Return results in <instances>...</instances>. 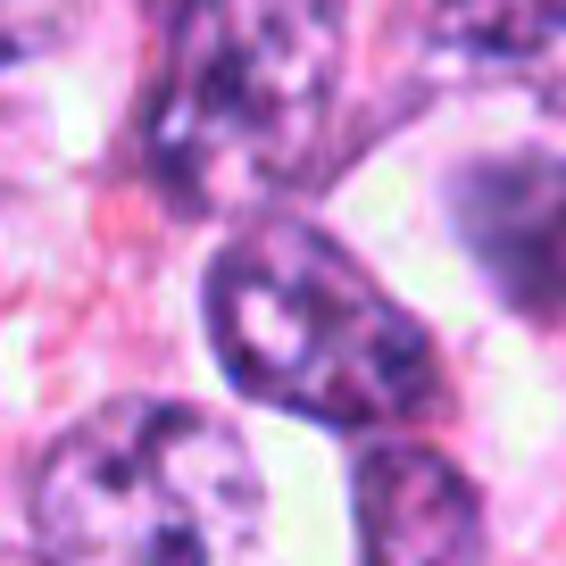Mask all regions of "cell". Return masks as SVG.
Wrapping results in <instances>:
<instances>
[{"instance_id": "277c9868", "label": "cell", "mask_w": 566, "mask_h": 566, "mask_svg": "<svg viewBox=\"0 0 566 566\" xmlns=\"http://www.w3.org/2000/svg\"><path fill=\"white\" fill-rule=\"evenodd\" d=\"M459 242L525 317H566V159H492L459 176Z\"/></svg>"}, {"instance_id": "5b68a950", "label": "cell", "mask_w": 566, "mask_h": 566, "mask_svg": "<svg viewBox=\"0 0 566 566\" xmlns=\"http://www.w3.org/2000/svg\"><path fill=\"white\" fill-rule=\"evenodd\" d=\"M358 558L367 566H483V509L433 450H367L358 467Z\"/></svg>"}, {"instance_id": "8992f818", "label": "cell", "mask_w": 566, "mask_h": 566, "mask_svg": "<svg viewBox=\"0 0 566 566\" xmlns=\"http://www.w3.org/2000/svg\"><path fill=\"white\" fill-rule=\"evenodd\" d=\"M566 34V0H442L433 42L467 59H533Z\"/></svg>"}, {"instance_id": "6da1fadb", "label": "cell", "mask_w": 566, "mask_h": 566, "mask_svg": "<svg viewBox=\"0 0 566 566\" xmlns=\"http://www.w3.org/2000/svg\"><path fill=\"white\" fill-rule=\"evenodd\" d=\"M209 334L226 375L266 408L317 424H408L442 367L424 325L301 217H250L209 266Z\"/></svg>"}, {"instance_id": "3957f363", "label": "cell", "mask_w": 566, "mask_h": 566, "mask_svg": "<svg viewBox=\"0 0 566 566\" xmlns=\"http://www.w3.org/2000/svg\"><path fill=\"white\" fill-rule=\"evenodd\" d=\"M42 566H259V467L217 417L117 400L34 475Z\"/></svg>"}, {"instance_id": "52a82bcc", "label": "cell", "mask_w": 566, "mask_h": 566, "mask_svg": "<svg viewBox=\"0 0 566 566\" xmlns=\"http://www.w3.org/2000/svg\"><path fill=\"white\" fill-rule=\"evenodd\" d=\"M51 34H59L51 0H0V59H25V51H42Z\"/></svg>"}, {"instance_id": "7a4b0ae2", "label": "cell", "mask_w": 566, "mask_h": 566, "mask_svg": "<svg viewBox=\"0 0 566 566\" xmlns=\"http://www.w3.org/2000/svg\"><path fill=\"white\" fill-rule=\"evenodd\" d=\"M342 92V0H184L142 159L176 209H259L308 167Z\"/></svg>"}]
</instances>
